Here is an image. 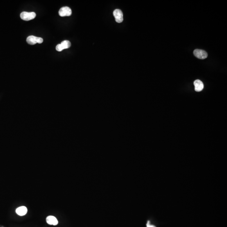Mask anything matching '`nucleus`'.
Returning a JSON list of instances; mask_svg holds the SVG:
<instances>
[{
    "label": "nucleus",
    "instance_id": "7ed1b4c3",
    "mask_svg": "<svg viewBox=\"0 0 227 227\" xmlns=\"http://www.w3.org/2000/svg\"><path fill=\"white\" fill-rule=\"evenodd\" d=\"M194 56L199 59H205L208 56V54L205 50L200 49H195L194 52Z\"/></svg>",
    "mask_w": 227,
    "mask_h": 227
},
{
    "label": "nucleus",
    "instance_id": "9d476101",
    "mask_svg": "<svg viewBox=\"0 0 227 227\" xmlns=\"http://www.w3.org/2000/svg\"><path fill=\"white\" fill-rule=\"evenodd\" d=\"M56 50L58 52H61L62 50H63L61 45L60 44L57 45L56 46Z\"/></svg>",
    "mask_w": 227,
    "mask_h": 227
},
{
    "label": "nucleus",
    "instance_id": "6e6552de",
    "mask_svg": "<svg viewBox=\"0 0 227 227\" xmlns=\"http://www.w3.org/2000/svg\"><path fill=\"white\" fill-rule=\"evenodd\" d=\"M27 212V209L25 206H21L17 208L16 210V212L19 216H24L25 215Z\"/></svg>",
    "mask_w": 227,
    "mask_h": 227
},
{
    "label": "nucleus",
    "instance_id": "f257e3e1",
    "mask_svg": "<svg viewBox=\"0 0 227 227\" xmlns=\"http://www.w3.org/2000/svg\"><path fill=\"white\" fill-rule=\"evenodd\" d=\"M21 18L25 21H30L36 17V14L34 12H24L20 14Z\"/></svg>",
    "mask_w": 227,
    "mask_h": 227
},
{
    "label": "nucleus",
    "instance_id": "20e7f679",
    "mask_svg": "<svg viewBox=\"0 0 227 227\" xmlns=\"http://www.w3.org/2000/svg\"><path fill=\"white\" fill-rule=\"evenodd\" d=\"M113 15L115 16L116 22L118 23L122 22L123 21V13L120 9L115 10L114 11Z\"/></svg>",
    "mask_w": 227,
    "mask_h": 227
},
{
    "label": "nucleus",
    "instance_id": "9b49d317",
    "mask_svg": "<svg viewBox=\"0 0 227 227\" xmlns=\"http://www.w3.org/2000/svg\"><path fill=\"white\" fill-rule=\"evenodd\" d=\"M146 227H156L155 226H154V225H150V221H148V222L147 223Z\"/></svg>",
    "mask_w": 227,
    "mask_h": 227
},
{
    "label": "nucleus",
    "instance_id": "1a4fd4ad",
    "mask_svg": "<svg viewBox=\"0 0 227 227\" xmlns=\"http://www.w3.org/2000/svg\"><path fill=\"white\" fill-rule=\"evenodd\" d=\"M60 44L61 45V47L63 50L69 48L71 46V43L68 41H63Z\"/></svg>",
    "mask_w": 227,
    "mask_h": 227
},
{
    "label": "nucleus",
    "instance_id": "39448f33",
    "mask_svg": "<svg viewBox=\"0 0 227 227\" xmlns=\"http://www.w3.org/2000/svg\"><path fill=\"white\" fill-rule=\"evenodd\" d=\"M59 14L60 16L62 17L70 16L72 14V10L71 9L68 7H63L59 10Z\"/></svg>",
    "mask_w": 227,
    "mask_h": 227
},
{
    "label": "nucleus",
    "instance_id": "0eeeda50",
    "mask_svg": "<svg viewBox=\"0 0 227 227\" xmlns=\"http://www.w3.org/2000/svg\"><path fill=\"white\" fill-rule=\"evenodd\" d=\"M195 91L200 92L203 88V84L202 82L199 80H197L194 82Z\"/></svg>",
    "mask_w": 227,
    "mask_h": 227
},
{
    "label": "nucleus",
    "instance_id": "423d86ee",
    "mask_svg": "<svg viewBox=\"0 0 227 227\" xmlns=\"http://www.w3.org/2000/svg\"><path fill=\"white\" fill-rule=\"evenodd\" d=\"M46 221L47 223L49 225H56L58 224V221L56 218L52 215L48 216L46 218Z\"/></svg>",
    "mask_w": 227,
    "mask_h": 227
},
{
    "label": "nucleus",
    "instance_id": "f03ea898",
    "mask_svg": "<svg viewBox=\"0 0 227 227\" xmlns=\"http://www.w3.org/2000/svg\"><path fill=\"white\" fill-rule=\"evenodd\" d=\"M27 42L28 44L31 45H35L37 43L41 44L43 42V39L34 36H30L27 38Z\"/></svg>",
    "mask_w": 227,
    "mask_h": 227
}]
</instances>
